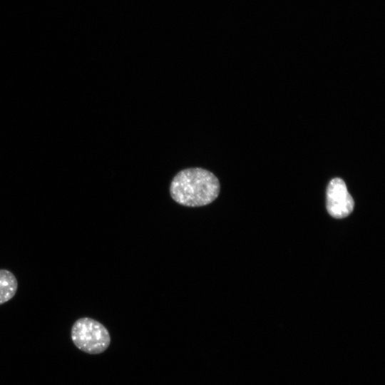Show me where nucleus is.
<instances>
[{
  "instance_id": "f257e3e1",
  "label": "nucleus",
  "mask_w": 385,
  "mask_h": 385,
  "mask_svg": "<svg viewBox=\"0 0 385 385\" xmlns=\"http://www.w3.org/2000/svg\"><path fill=\"white\" fill-rule=\"evenodd\" d=\"M220 183L210 171L201 168L182 170L170 183V193L178 204L201 207L212 202L220 193Z\"/></svg>"
},
{
  "instance_id": "f03ea898",
  "label": "nucleus",
  "mask_w": 385,
  "mask_h": 385,
  "mask_svg": "<svg viewBox=\"0 0 385 385\" xmlns=\"http://www.w3.org/2000/svg\"><path fill=\"white\" fill-rule=\"evenodd\" d=\"M71 337L78 349L90 354L103 352L111 343L108 329L99 322L89 317H82L74 322Z\"/></svg>"
},
{
  "instance_id": "7ed1b4c3",
  "label": "nucleus",
  "mask_w": 385,
  "mask_h": 385,
  "mask_svg": "<svg viewBox=\"0 0 385 385\" xmlns=\"http://www.w3.org/2000/svg\"><path fill=\"white\" fill-rule=\"evenodd\" d=\"M354 206V200L343 180L332 179L327 190V209L329 215L335 218H344L353 211Z\"/></svg>"
},
{
  "instance_id": "20e7f679",
  "label": "nucleus",
  "mask_w": 385,
  "mask_h": 385,
  "mask_svg": "<svg viewBox=\"0 0 385 385\" xmlns=\"http://www.w3.org/2000/svg\"><path fill=\"white\" fill-rule=\"evenodd\" d=\"M18 288V282L9 270L0 269V305L12 299Z\"/></svg>"
}]
</instances>
